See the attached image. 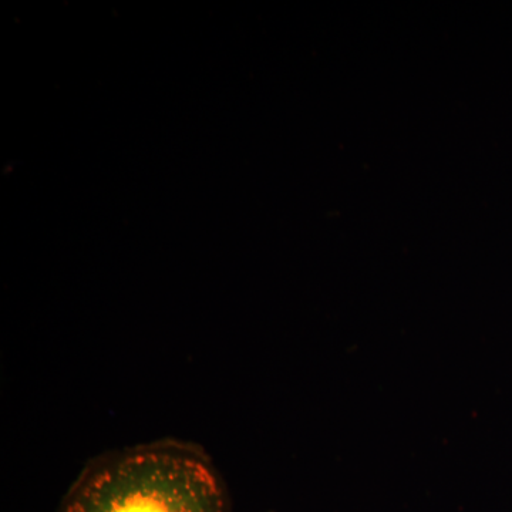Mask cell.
Returning <instances> with one entry per match:
<instances>
[{"label":"cell","mask_w":512,"mask_h":512,"mask_svg":"<svg viewBox=\"0 0 512 512\" xmlns=\"http://www.w3.org/2000/svg\"><path fill=\"white\" fill-rule=\"evenodd\" d=\"M59 512H229L227 491L200 448L161 440L92 461Z\"/></svg>","instance_id":"1"}]
</instances>
